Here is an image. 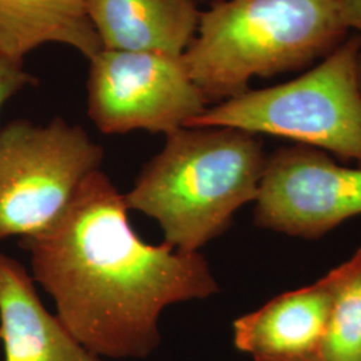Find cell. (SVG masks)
Here are the masks:
<instances>
[{
	"mask_svg": "<svg viewBox=\"0 0 361 361\" xmlns=\"http://www.w3.org/2000/svg\"><path fill=\"white\" fill-rule=\"evenodd\" d=\"M128 210L99 169L49 231L19 240L58 319L99 357L150 356L161 343L165 308L219 290L204 256L145 243Z\"/></svg>",
	"mask_w": 361,
	"mask_h": 361,
	"instance_id": "6da1fadb",
	"label": "cell"
},
{
	"mask_svg": "<svg viewBox=\"0 0 361 361\" xmlns=\"http://www.w3.org/2000/svg\"><path fill=\"white\" fill-rule=\"evenodd\" d=\"M268 155L258 135L221 126L182 128L143 168L128 209L155 219L164 244L198 253L256 200Z\"/></svg>",
	"mask_w": 361,
	"mask_h": 361,
	"instance_id": "7a4b0ae2",
	"label": "cell"
},
{
	"mask_svg": "<svg viewBox=\"0 0 361 361\" xmlns=\"http://www.w3.org/2000/svg\"><path fill=\"white\" fill-rule=\"evenodd\" d=\"M348 37L337 0H225L201 11L182 62L207 104H217L246 92L253 78L322 61Z\"/></svg>",
	"mask_w": 361,
	"mask_h": 361,
	"instance_id": "3957f363",
	"label": "cell"
},
{
	"mask_svg": "<svg viewBox=\"0 0 361 361\" xmlns=\"http://www.w3.org/2000/svg\"><path fill=\"white\" fill-rule=\"evenodd\" d=\"M360 50V35L352 34L302 75L207 107L186 128L283 137L361 166Z\"/></svg>",
	"mask_w": 361,
	"mask_h": 361,
	"instance_id": "277c9868",
	"label": "cell"
},
{
	"mask_svg": "<svg viewBox=\"0 0 361 361\" xmlns=\"http://www.w3.org/2000/svg\"><path fill=\"white\" fill-rule=\"evenodd\" d=\"M104 157L85 130L59 116L47 125L15 119L0 129V240L49 231Z\"/></svg>",
	"mask_w": 361,
	"mask_h": 361,
	"instance_id": "5b68a950",
	"label": "cell"
},
{
	"mask_svg": "<svg viewBox=\"0 0 361 361\" xmlns=\"http://www.w3.org/2000/svg\"><path fill=\"white\" fill-rule=\"evenodd\" d=\"M89 62L87 114L104 134L169 135L209 107L182 56L102 49Z\"/></svg>",
	"mask_w": 361,
	"mask_h": 361,
	"instance_id": "8992f818",
	"label": "cell"
},
{
	"mask_svg": "<svg viewBox=\"0 0 361 361\" xmlns=\"http://www.w3.org/2000/svg\"><path fill=\"white\" fill-rule=\"evenodd\" d=\"M255 224L273 232L320 238L361 214V166L337 165L323 150L295 145L273 152L255 200Z\"/></svg>",
	"mask_w": 361,
	"mask_h": 361,
	"instance_id": "52a82bcc",
	"label": "cell"
},
{
	"mask_svg": "<svg viewBox=\"0 0 361 361\" xmlns=\"http://www.w3.org/2000/svg\"><path fill=\"white\" fill-rule=\"evenodd\" d=\"M361 269V247L314 284L273 298L233 323L235 348L257 357L319 355L336 300Z\"/></svg>",
	"mask_w": 361,
	"mask_h": 361,
	"instance_id": "ba28073f",
	"label": "cell"
},
{
	"mask_svg": "<svg viewBox=\"0 0 361 361\" xmlns=\"http://www.w3.org/2000/svg\"><path fill=\"white\" fill-rule=\"evenodd\" d=\"M0 341L4 361H102L44 308L34 279L0 253Z\"/></svg>",
	"mask_w": 361,
	"mask_h": 361,
	"instance_id": "9c48e42d",
	"label": "cell"
},
{
	"mask_svg": "<svg viewBox=\"0 0 361 361\" xmlns=\"http://www.w3.org/2000/svg\"><path fill=\"white\" fill-rule=\"evenodd\" d=\"M87 15L104 50L182 56L193 42L197 0H87Z\"/></svg>",
	"mask_w": 361,
	"mask_h": 361,
	"instance_id": "30bf717a",
	"label": "cell"
},
{
	"mask_svg": "<svg viewBox=\"0 0 361 361\" xmlns=\"http://www.w3.org/2000/svg\"><path fill=\"white\" fill-rule=\"evenodd\" d=\"M87 0H0V52L15 61L43 44H65L86 59L102 50Z\"/></svg>",
	"mask_w": 361,
	"mask_h": 361,
	"instance_id": "8fae6325",
	"label": "cell"
},
{
	"mask_svg": "<svg viewBox=\"0 0 361 361\" xmlns=\"http://www.w3.org/2000/svg\"><path fill=\"white\" fill-rule=\"evenodd\" d=\"M319 355L325 361H361V269L336 300Z\"/></svg>",
	"mask_w": 361,
	"mask_h": 361,
	"instance_id": "7c38bea8",
	"label": "cell"
},
{
	"mask_svg": "<svg viewBox=\"0 0 361 361\" xmlns=\"http://www.w3.org/2000/svg\"><path fill=\"white\" fill-rule=\"evenodd\" d=\"M37 82V78L25 70L23 62L0 52V110L15 94Z\"/></svg>",
	"mask_w": 361,
	"mask_h": 361,
	"instance_id": "4fadbf2b",
	"label": "cell"
},
{
	"mask_svg": "<svg viewBox=\"0 0 361 361\" xmlns=\"http://www.w3.org/2000/svg\"><path fill=\"white\" fill-rule=\"evenodd\" d=\"M338 13L348 31L361 37V0H337Z\"/></svg>",
	"mask_w": 361,
	"mask_h": 361,
	"instance_id": "5bb4252c",
	"label": "cell"
},
{
	"mask_svg": "<svg viewBox=\"0 0 361 361\" xmlns=\"http://www.w3.org/2000/svg\"><path fill=\"white\" fill-rule=\"evenodd\" d=\"M255 361H325L320 355L300 356V357H257Z\"/></svg>",
	"mask_w": 361,
	"mask_h": 361,
	"instance_id": "9a60e30c",
	"label": "cell"
},
{
	"mask_svg": "<svg viewBox=\"0 0 361 361\" xmlns=\"http://www.w3.org/2000/svg\"><path fill=\"white\" fill-rule=\"evenodd\" d=\"M357 74H359V83L361 89V50L359 52V61H357Z\"/></svg>",
	"mask_w": 361,
	"mask_h": 361,
	"instance_id": "2e32d148",
	"label": "cell"
},
{
	"mask_svg": "<svg viewBox=\"0 0 361 361\" xmlns=\"http://www.w3.org/2000/svg\"><path fill=\"white\" fill-rule=\"evenodd\" d=\"M219 1H225V0H214V3H219Z\"/></svg>",
	"mask_w": 361,
	"mask_h": 361,
	"instance_id": "e0dca14e",
	"label": "cell"
}]
</instances>
